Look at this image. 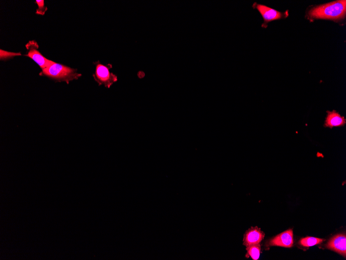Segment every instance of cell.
Here are the masks:
<instances>
[{
	"instance_id": "cell-2",
	"label": "cell",
	"mask_w": 346,
	"mask_h": 260,
	"mask_svg": "<svg viewBox=\"0 0 346 260\" xmlns=\"http://www.w3.org/2000/svg\"><path fill=\"white\" fill-rule=\"evenodd\" d=\"M346 11V1H338L316 7L309 15L313 18L338 20L344 18Z\"/></svg>"
},
{
	"instance_id": "cell-1",
	"label": "cell",
	"mask_w": 346,
	"mask_h": 260,
	"mask_svg": "<svg viewBox=\"0 0 346 260\" xmlns=\"http://www.w3.org/2000/svg\"><path fill=\"white\" fill-rule=\"evenodd\" d=\"M40 76L49 78L58 82H65L69 85L70 82L78 80L82 75L77 72L76 69L54 62L42 70Z\"/></svg>"
},
{
	"instance_id": "cell-5",
	"label": "cell",
	"mask_w": 346,
	"mask_h": 260,
	"mask_svg": "<svg viewBox=\"0 0 346 260\" xmlns=\"http://www.w3.org/2000/svg\"><path fill=\"white\" fill-rule=\"evenodd\" d=\"M253 6L254 8L257 9L259 11L264 20V22L262 25L263 28H266L268 23L270 22L280 19L283 16V14L279 11L265 5L255 3Z\"/></svg>"
},
{
	"instance_id": "cell-3",
	"label": "cell",
	"mask_w": 346,
	"mask_h": 260,
	"mask_svg": "<svg viewBox=\"0 0 346 260\" xmlns=\"http://www.w3.org/2000/svg\"><path fill=\"white\" fill-rule=\"evenodd\" d=\"M95 72L93 77L99 86H103L110 88L118 81L117 76L110 72L113 68L111 64L103 65L100 61L93 63Z\"/></svg>"
},
{
	"instance_id": "cell-8",
	"label": "cell",
	"mask_w": 346,
	"mask_h": 260,
	"mask_svg": "<svg viewBox=\"0 0 346 260\" xmlns=\"http://www.w3.org/2000/svg\"><path fill=\"white\" fill-rule=\"evenodd\" d=\"M326 248L345 257L346 255V235L339 234L334 236L326 245Z\"/></svg>"
},
{
	"instance_id": "cell-7",
	"label": "cell",
	"mask_w": 346,
	"mask_h": 260,
	"mask_svg": "<svg viewBox=\"0 0 346 260\" xmlns=\"http://www.w3.org/2000/svg\"><path fill=\"white\" fill-rule=\"evenodd\" d=\"M265 234L258 227H252L245 233L243 245L246 247L249 246L260 244L265 238Z\"/></svg>"
},
{
	"instance_id": "cell-4",
	"label": "cell",
	"mask_w": 346,
	"mask_h": 260,
	"mask_svg": "<svg viewBox=\"0 0 346 260\" xmlns=\"http://www.w3.org/2000/svg\"><path fill=\"white\" fill-rule=\"evenodd\" d=\"M27 54L25 56L32 59L37 63L42 70L46 68L53 64L54 62L48 60L38 50L39 45L37 42L32 40L30 41L26 45Z\"/></svg>"
},
{
	"instance_id": "cell-10",
	"label": "cell",
	"mask_w": 346,
	"mask_h": 260,
	"mask_svg": "<svg viewBox=\"0 0 346 260\" xmlns=\"http://www.w3.org/2000/svg\"><path fill=\"white\" fill-rule=\"evenodd\" d=\"M248 257H251L254 260H258L261 254L260 244L253 245L247 247L246 248Z\"/></svg>"
},
{
	"instance_id": "cell-13",
	"label": "cell",
	"mask_w": 346,
	"mask_h": 260,
	"mask_svg": "<svg viewBox=\"0 0 346 260\" xmlns=\"http://www.w3.org/2000/svg\"><path fill=\"white\" fill-rule=\"evenodd\" d=\"M35 3L38 6L37 11H36V14L44 15L48 10V8L45 6L44 0H36Z\"/></svg>"
},
{
	"instance_id": "cell-11",
	"label": "cell",
	"mask_w": 346,
	"mask_h": 260,
	"mask_svg": "<svg viewBox=\"0 0 346 260\" xmlns=\"http://www.w3.org/2000/svg\"><path fill=\"white\" fill-rule=\"evenodd\" d=\"M324 241V240L319 238L307 237L302 239L299 243L303 247H309L320 244L323 243Z\"/></svg>"
},
{
	"instance_id": "cell-6",
	"label": "cell",
	"mask_w": 346,
	"mask_h": 260,
	"mask_svg": "<svg viewBox=\"0 0 346 260\" xmlns=\"http://www.w3.org/2000/svg\"><path fill=\"white\" fill-rule=\"evenodd\" d=\"M293 234L291 229L279 234L268 243L270 246L291 248L293 245Z\"/></svg>"
},
{
	"instance_id": "cell-12",
	"label": "cell",
	"mask_w": 346,
	"mask_h": 260,
	"mask_svg": "<svg viewBox=\"0 0 346 260\" xmlns=\"http://www.w3.org/2000/svg\"><path fill=\"white\" fill-rule=\"evenodd\" d=\"M21 55L20 53L10 52L2 50H0V60L1 61H7L15 56Z\"/></svg>"
},
{
	"instance_id": "cell-9",
	"label": "cell",
	"mask_w": 346,
	"mask_h": 260,
	"mask_svg": "<svg viewBox=\"0 0 346 260\" xmlns=\"http://www.w3.org/2000/svg\"><path fill=\"white\" fill-rule=\"evenodd\" d=\"M328 115L325 124V127L333 128L334 127H341L344 126L346 124V120L344 117L336 111L332 112L328 111Z\"/></svg>"
}]
</instances>
